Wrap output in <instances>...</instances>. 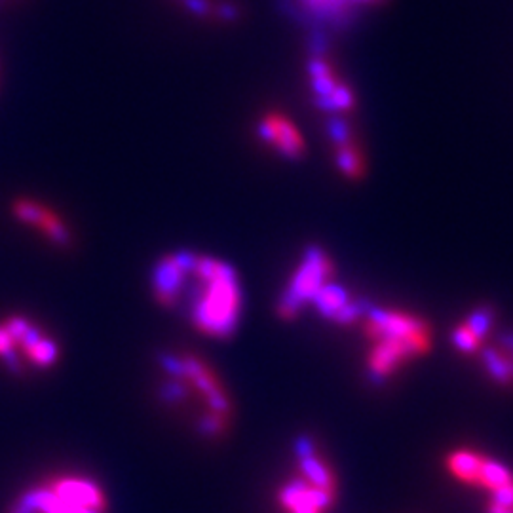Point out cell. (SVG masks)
Returning a JSON list of instances; mask_svg holds the SVG:
<instances>
[{
	"label": "cell",
	"instance_id": "obj_13",
	"mask_svg": "<svg viewBox=\"0 0 513 513\" xmlns=\"http://www.w3.org/2000/svg\"><path fill=\"white\" fill-rule=\"evenodd\" d=\"M485 363L498 382H509L513 379V365H508L497 352H485Z\"/></svg>",
	"mask_w": 513,
	"mask_h": 513
},
{
	"label": "cell",
	"instance_id": "obj_1",
	"mask_svg": "<svg viewBox=\"0 0 513 513\" xmlns=\"http://www.w3.org/2000/svg\"><path fill=\"white\" fill-rule=\"evenodd\" d=\"M154 301L177 312L192 330L213 340L231 339L242 323L245 295L234 266L191 250L156 261L151 274Z\"/></svg>",
	"mask_w": 513,
	"mask_h": 513
},
{
	"label": "cell",
	"instance_id": "obj_7",
	"mask_svg": "<svg viewBox=\"0 0 513 513\" xmlns=\"http://www.w3.org/2000/svg\"><path fill=\"white\" fill-rule=\"evenodd\" d=\"M337 276L333 257L320 245H308L290 276V281L285 283L281 295L278 297V318L283 321H297L311 304L312 297L327 281L335 280Z\"/></svg>",
	"mask_w": 513,
	"mask_h": 513
},
{
	"label": "cell",
	"instance_id": "obj_17",
	"mask_svg": "<svg viewBox=\"0 0 513 513\" xmlns=\"http://www.w3.org/2000/svg\"><path fill=\"white\" fill-rule=\"evenodd\" d=\"M488 513H513V508H506V506H498V504H490V506H488Z\"/></svg>",
	"mask_w": 513,
	"mask_h": 513
},
{
	"label": "cell",
	"instance_id": "obj_5",
	"mask_svg": "<svg viewBox=\"0 0 513 513\" xmlns=\"http://www.w3.org/2000/svg\"><path fill=\"white\" fill-rule=\"evenodd\" d=\"M103 487L84 474H55L24 490L8 513H107Z\"/></svg>",
	"mask_w": 513,
	"mask_h": 513
},
{
	"label": "cell",
	"instance_id": "obj_8",
	"mask_svg": "<svg viewBox=\"0 0 513 513\" xmlns=\"http://www.w3.org/2000/svg\"><path fill=\"white\" fill-rule=\"evenodd\" d=\"M12 215L24 224L36 231L40 236L52 242L57 248H69L73 243V232L65 219L54 212L44 202L33 198H17L12 203Z\"/></svg>",
	"mask_w": 513,
	"mask_h": 513
},
{
	"label": "cell",
	"instance_id": "obj_14",
	"mask_svg": "<svg viewBox=\"0 0 513 513\" xmlns=\"http://www.w3.org/2000/svg\"><path fill=\"white\" fill-rule=\"evenodd\" d=\"M490 312L488 311H479V312H476L474 316H471V320H469V323L466 325L468 330L474 333L478 339H481L487 331H488V327H490Z\"/></svg>",
	"mask_w": 513,
	"mask_h": 513
},
{
	"label": "cell",
	"instance_id": "obj_15",
	"mask_svg": "<svg viewBox=\"0 0 513 513\" xmlns=\"http://www.w3.org/2000/svg\"><path fill=\"white\" fill-rule=\"evenodd\" d=\"M455 342H457V346L460 348V350L474 352L476 348H478V344H479V339L464 325V327H460V330L455 331Z\"/></svg>",
	"mask_w": 513,
	"mask_h": 513
},
{
	"label": "cell",
	"instance_id": "obj_6",
	"mask_svg": "<svg viewBox=\"0 0 513 513\" xmlns=\"http://www.w3.org/2000/svg\"><path fill=\"white\" fill-rule=\"evenodd\" d=\"M61 348L38 321L12 314L0 320V363L10 373H43L57 365Z\"/></svg>",
	"mask_w": 513,
	"mask_h": 513
},
{
	"label": "cell",
	"instance_id": "obj_9",
	"mask_svg": "<svg viewBox=\"0 0 513 513\" xmlns=\"http://www.w3.org/2000/svg\"><path fill=\"white\" fill-rule=\"evenodd\" d=\"M257 132L266 147L287 160H299L306 154V143L301 132L281 113H266L259 122Z\"/></svg>",
	"mask_w": 513,
	"mask_h": 513
},
{
	"label": "cell",
	"instance_id": "obj_4",
	"mask_svg": "<svg viewBox=\"0 0 513 513\" xmlns=\"http://www.w3.org/2000/svg\"><path fill=\"white\" fill-rule=\"evenodd\" d=\"M283 513H327L339 500V476L312 438L295 441V471L278 488Z\"/></svg>",
	"mask_w": 513,
	"mask_h": 513
},
{
	"label": "cell",
	"instance_id": "obj_2",
	"mask_svg": "<svg viewBox=\"0 0 513 513\" xmlns=\"http://www.w3.org/2000/svg\"><path fill=\"white\" fill-rule=\"evenodd\" d=\"M160 398L172 407L192 405L200 436L219 439L229 432L232 396L208 361L192 352H172L160 358Z\"/></svg>",
	"mask_w": 513,
	"mask_h": 513
},
{
	"label": "cell",
	"instance_id": "obj_11",
	"mask_svg": "<svg viewBox=\"0 0 513 513\" xmlns=\"http://www.w3.org/2000/svg\"><path fill=\"white\" fill-rule=\"evenodd\" d=\"M481 466H483V459H479L474 453H466V450H460V453L450 455L449 459V468L453 474L464 481H479V474H481Z\"/></svg>",
	"mask_w": 513,
	"mask_h": 513
},
{
	"label": "cell",
	"instance_id": "obj_10",
	"mask_svg": "<svg viewBox=\"0 0 513 513\" xmlns=\"http://www.w3.org/2000/svg\"><path fill=\"white\" fill-rule=\"evenodd\" d=\"M333 141H335V163L340 170V173L346 179L358 181L365 173V160L356 143L348 137L346 130L342 128L340 122H335V132H333Z\"/></svg>",
	"mask_w": 513,
	"mask_h": 513
},
{
	"label": "cell",
	"instance_id": "obj_3",
	"mask_svg": "<svg viewBox=\"0 0 513 513\" xmlns=\"http://www.w3.org/2000/svg\"><path fill=\"white\" fill-rule=\"evenodd\" d=\"M360 321L369 340L367 379L373 384H384L401 365L426 352L429 346L428 325L410 314L365 306Z\"/></svg>",
	"mask_w": 513,
	"mask_h": 513
},
{
	"label": "cell",
	"instance_id": "obj_16",
	"mask_svg": "<svg viewBox=\"0 0 513 513\" xmlns=\"http://www.w3.org/2000/svg\"><path fill=\"white\" fill-rule=\"evenodd\" d=\"M492 504L513 508V483H508L492 490Z\"/></svg>",
	"mask_w": 513,
	"mask_h": 513
},
{
	"label": "cell",
	"instance_id": "obj_12",
	"mask_svg": "<svg viewBox=\"0 0 513 513\" xmlns=\"http://www.w3.org/2000/svg\"><path fill=\"white\" fill-rule=\"evenodd\" d=\"M479 483H483L487 488H498V487H504L508 483H511V476H509V471L497 464V462H490V460H483V466H481V474H479Z\"/></svg>",
	"mask_w": 513,
	"mask_h": 513
}]
</instances>
